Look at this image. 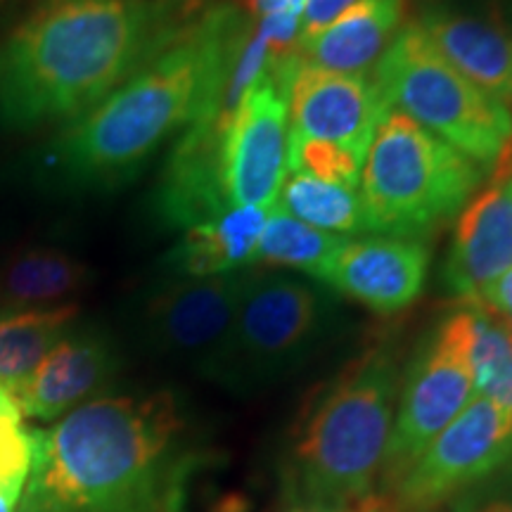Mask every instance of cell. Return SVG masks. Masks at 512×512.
Here are the masks:
<instances>
[{"instance_id": "obj_1", "label": "cell", "mask_w": 512, "mask_h": 512, "mask_svg": "<svg viewBox=\"0 0 512 512\" xmlns=\"http://www.w3.org/2000/svg\"><path fill=\"white\" fill-rule=\"evenodd\" d=\"M252 17L207 0L169 46L91 112L62 126L46 169L74 190L131 181L152 155L195 121L228 112V81Z\"/></svg>"}, {"instance_id": "obj_2", "label": "cell", "mask_w": 512, "mask_h": 512, "mask_svg": "<svg viewBox=\"0 0 512 512\" xmlns=\"http://www.w3.org/2000/svg\"><path fill=\"white\" fill-rule=\"evenodd\" d=\"M207 0H41L0 41V126L91 112L169 46Z\"/></svg>"}, {"instance_id": "obj_3", "label": "cell", "mask_w": 512, "mask_h": 512, "mask_svg": "<svg viewBox=\"0 0 512 512\" xmlns=\"http://www.w3.org/2000/svg\"><path fill=\"white\" fill-rule=\"evenodd\" d=\"M171 389L100 396L38 432L17 512H183L197 453Z\"/></svg>"}, {"instance_id": "obj_4", "label": "cell", "mask_w": 512, "mask_h": 512, "mask_svg": "<svg viewBox=\"0 0 512 512\" xmlns=\"http://www.w3.org/2000/svg\"><path fill=\"white\" fill-rule=\"evenodd\" d=\"M401 363L375 344L318 389L283 451V494L294 508L384 512L380 477L401 387Z\"/></svg>"}, {"instance_id": "obj_5", "label": "cell", "mask_w": 512, "mask_h": 512, "mask_svg": "<svg viewBox=\"0 0 512 512\" xmlns=\"http://www.w3.org/2000/svg\"><path fill=\"white\" fill-rule=\"evenodd\" d=\"M484 166L389 107L361 171L368 230L420 240L453 221L479 192Z\"/></svg>"}, {"instance_id": "obj_6", "label": "cell", "mask_w": 512, "mask_h": 512, "mask_svg": "<svg viewBox=\"0 0 512 512\" xmlns=\"http://www.w3.org/2000/svg\"><path fill=\"white\" fill-rule=\"evenodd\" d=\"M370 79L389 107L408 114L484 169L494 166L512 136L508 107L460 74L415 19H406Z\"/></svg>"}, {"instance_id": "obj_7", "label": "cell", "mask_w": 512, "mask_h": 512, "mask_svg": "<svg viewBox=\"0 0 512 512\" xmlns=\"http://www.w3.org/2000/svg\"><path fill=\"white\" fill-rule=\"evenodd\" d=\"M335 323V292L318 280L247 271L233 332L230 392H254L297 373L328 342Z\"/></svg>"}, {"instance_id": "obj_8", "label": "cell", "mask_w": 512, "mask_h": 512, "mask_svg": "<svg viewBox=\"0 0 512 512\" xmlns=\"http://www.w3.org/2000/svg\"><path fill=\"white\" fill-rule=\"evenodd\" d=\"M470 349L472 320L467 304L439 318L420 339L401 375L399 403L382 463V501L475 396Z\"/></svg>"}, {"instance_id": "obj_9", "label": "cell", "mask_w": 512, "mask_h": 512, "mask_svg": "<svg viewBox=\"0 0 512 512\" xmlns=\"http://www.w3.org/2000/svg\"><path fill=\"white\" fill-rule=\"evenodd\" d=\"M299 55L264 69L226 112L219 171L228 207L273 209L290 174V107L287 88Z\"/></svg>"}, {"instance_id": "obj_10", "label": "cell", "mask_w": 512, "mask_h": 512, "mask_svg": "<svg viewBox=\"0 0 512 512\" xmlns=\"http://www.w3.org/2000/svg\"><path fill=\"white\" fill-rule=\"evenodd\" d=\"M247 271L174 278L143 304V335L159 354L230 389L233 332Z\"/></svg>"}, {"instance_id": "obj_11", "label": "cell", "mask_w": 512, "mask_h": 512, "mask_svg": "<svg viewBox=\"0 0 512 512\" xmlns=\"http://www.w3.org/2000/svg\"><path fill=\"white\" fill-rule=\"evenodd\" d=\"M512 460V415L475 394L384 498L387 512H432Z\"/></svg>"}, {"instance_id": "obj_12", "label": "cell", "mask_w": 512, "mask_h": 512, "mask_svg": "<svg viewBox=\"0 0 512 512\" xmlns=\"http://www.w3.org/2000/svg\"><path fill=\"white\" fill-rule=\"evenodd\" d=\"M287 107L290 136L344 147L363 159L377 121L389 110L370 76L330 72L302 57L287 88Z\"/></svg>"}, {"instance_id": "obj_13", "label": "cell", "mask_w": 512, "mask_h": 512, "mask_svg": "<svg viewBox=\"0 0 512 512\" xmlns=\"http://www.w3.org/2000/svg\"><path fill=\"white\" fill-rule=\"evenodd\" d=\"M427 271L430 249L420 240L380 235L344 240L313 280L389 316L418 302Z\"/></svg>"}, {"instance_id": "obj_14", "label": "cell", "mask_w": 512, "mask_h": 512, "mask_svg": "<svg viewBox=\"0 0 512 512\" xmlns=\"http://www.w3.org/2000/svg\"><path fill=\"white\" fill-rule=\"evenodd\" d=\"M413 19L460 74L512 112V27L498 12L430 0Z\"/></svg>"}, {"instance_id": "obj_15", "label": "cell", "mask_w": 512, "mask_h": 512, "mask_svg": "<svg viewBox=\"0 0 512 512\" xmlns=\"http://www.w3.org/2000/svg\"><path fill=\"white\" fill-rule=\"evenodd\" d=\"M117 370L119 354L110 337L98 330H69L19 389L15 401L27 418H62L105 389Z\"/></svg>"}, {"instance_id": "obj_16", "label": "cell", "mask_w": 512, "mask_h": 512, "mask_svg": "<svg viewBox=\"0 0 512 512\" xmlns=\"http://www.w3.org/2000/svg\"><path fill=\"white\" fill-rule=\"evenodd\" d=\"M512 266V178L489 183L458 214L444 283L465 302Z\"/></svg>"}, {"instance_id": "obj_17", "label": "cell", "mask_w": 512, "mask_h": 512, "mask_svg": "<svg viewBox=\"0 0 512 512\" xmlns=\"http://www.w3.org/2000/svg\"><path fill=\"white\" fill-rule=\"evenodd\" d=\"M226 112L195 121L178 136L157 192L159 216L178 228H192L226 214L219 171L221 126Z\"/></svg>"}, {"instance_id": "obj_18", "label": "cell", "mask_w": 512, "mask_h": 512, "mask_svg": "<svg viewBox=\"0 0 512 512\" xmlns=\"http://www.w3.org/2000/svg\"><path fill=\"white\" fill-rule=\"evenodd\" d=\"M408 0H361L311 36H299L297 55L313 67L366 74L406 24Z\"/></svg>"}, {"instance_id": "obj_19", "label": "cell", "mask_w": 512, "mask_h": 512, "mask_svg": "<svg viewBox=\"0 0 512 512\" xmlns=\"http://www.w3.org/2000/svg\"><path fill=\"white\" fill-rule=\"evenodd\" d=\"M271 209L233 207L219 219L185 228L181 242L166 254L164 264L174 278H209L235 273L252 264Z\"/></svg>"}, {"instance_id": "obj_20", "label": "cell", "mask_w": 512, "mask_h": 512, "mask_svg": "<svg viewBox=\"0 0 512 512\" xmlns=\"http://www.w3.org/2000/svg\"><path fill=\"white\" fill-rule=\"evenodd\" d=\"M91 280V268L74 254L55 247L22 249L0 266V313L74 304L69 299Z\"/></svg>"}, {"instance_id": "obj_21", "label": "cell", "mask_w": 512, "mask_h": 512, "mask_svg": "<svg viewBox=\"0 0 512 512\" xmlns=\"http://www.w3.org/2000/svg\"><path fill=\"white\" fill-rule=\"evenodd\" d=\"M79 306L0 313V387L15 399L34 370L72 330Z\"/></svg>"}, {"instance_id": "obj_22", "label": "cell", "mask_w": 512, "mask_h": 512, "mask_svg": "<svg viewBox=\"0 0 512 512\" xmlns=\"http://www.w3.org/2000/svg\"><path fill=\"white\" fill-rule=\"evenodd\" d=\"M278 207L304 221L306 226L323 230V233L347 235L366 233V209H363L361 190L351 185L330 183L309 174H287L280 190Z\"/></svg>"}, {"instance_id": "obj_23", "label": "cell", "mask_w": 512, "mask_h": 512, "mask_svg": "<svg viewBox=\"0 0 512 512\" xmlns=\"http://www.w3.org/2000/svg\"><path fill=\"white\" fill-rule=\"evenodd\" d=\"M344 240L347 238L306 226L304 221L294 219L275 204L268 211L261 238L256 242L252 264L285 266L316 278V273Z\"/></svg>"}, {"instance_id": "obj_24", "label": "cell", "mask_w": 512, "mask_h": 512, "mask_svg": "<svg viewBox=\"0 0 512 512\" xmlns=\"http://www.w3.org/2000/svg\"><path fill=\"white\" fill-rule=\"evenodd\" d=\"M472 377L475 394L512 415V330L501 316L470 299Z\"/></svg>"}, {"instance_id": "obj_25", "label": "cell", "mask_w": 512, "mask_h": 512, "mask_svg": "<svg viewBox=\"0 0 512 512\" xmlns=\"http://www.w3.org/2000/svg\"><path fill=\"white\" fill-rule=\"evenodd\" d=\"M22 411L12 399L0 406V494L22 498L36 458L38 432L22 422Z\"/></svg>"}, {"instance_id": "obj_26", "label": "cell", "mask_w": 512, "mask_h": 512, "mask_svg": "<svg viewBox=\"0 0 512 512\" xmlns=\"http://www.w3.org/2000/svg\"><path fill=\"white\" fill-rule=\"evenodd\" d=\"M363 162L366 159L358 157L356 152L344 150V147L290 136L287 164H290V171H294V174H309L313 178H320V181L358 188Z\"/></svg>"}, {"instance_id": "obj_27", "label": "cell", "mask_w": 512, "mask_h": 512, "mask_svg": "<svg viewBox=\"0 0 512 512\" xmlns=\"http://www.w3.org/2000/svg\"><path fill=\"white\" fill-rule=\"evenodd\" d=\"M453 512H512V482L484 479L451 501Z\"/></svg>"}, {"instance_id": "obj_28", "label": "cell", "mask_w": 512, "mask_h": 512, "mask_svg": "<svg viewBox=\"0 0 512 512\" xmlns=\"http://www.w3.org/2000/svg\"><path fill=\"white\" fill-rule=\"evenodd\" d=\"M361 0H306L302 10V36H311L335 22L339 15L354 8Z\"/></svg>"}, {"instance_id": "obj_29", "label": "cell", "mask_w": 512, "mask_h": 512, "mask_svg": "<svg viewBox=\"0 0 512 512\" xmlns=\"http://www.w3.org/2000/svg\"><path fill=\"white\" fill-rule=\"evenodd\" d=\"M475 302H479L484 309L501 318H512V266L508 271L491 280L482 292L477 294Z\"/></svg>"}, {"instance_id": "obj_30", "label": "cell", "mask_w": 512, "mask_h": 512, "mask_svg": "<svg viewBox=\"0 0 512 512\" xmlns=\"http://www.w3.org/2000/svg\"><path fill=\"white\" fill-rule=\"evenodd\" d=\"M226 3L240 8L247 17L264 19V17H273V15H299L302 17L306 0H226Z\"/></svg>"}, {"instance_id": "obj_31", "label": "cell", "mask_w": 512, "mask_h": 512, "mask_svg": "<svg viewBox=\"0 0 512 512\" xmlns=\"http://www.w3.org/2000/svg\"><path fill=\"white\" fill-rule=\"evenodd\" d=\"M512 178V136L505 147L501 150V155L496 157L494 166H491V183H501Z\"/></svg>"}, {"instance_id": "obj_32", "label": "cell", "mask_w": 512, "mask_h": 512, "mask_svg": "<svg viewBox=\"0 0 512 512\" xmlns=\"http://www.w3.org/2000/svg\"><path fill=\"white\" fill-rule=\"evenodd\" d=\"M22 498L12 494H0V512H17V505Z\"/></svg>"}, {"instance_id": "obj_33", "label": "cell", "mask_w": 512, "mask_h": 512, "mask_svg": "<svg viewBox=\"0 0 512 512\" xmlns=\"http://www.w3.org/2000/svg\"><path fill=\"white\" fill-rule=\"evenodd\" d=\"M292 512H349V510H325V508H297Z\"/></svg>"}, {"instance_id": "obj_34", "label": "cell", "mask_w": 512, "mask_h": 512, "mask_svg": "<svg viewBox=\"0 0 512 512\" xmlns=\"http://www.w3.org/2000/svg\"><path fill=\"white\" fill-rule=\"evenodd\" d=\"M10 401H12V394H8L3 387H0V406H5V403H10Z\"/></svg>"}, {"instance_id": "obj_35", "label": "cell", "mask_w": 512, "mask_h": 512, "mask_svg": "<svg viewBox=\"0 0 512 512\" xmlns=\"http://www.w3.org/2000/svg\"><path fill=\"white\" fill-rule=\"evenodd\" d=\"M505 320V323H508L510 325V330H512V318H503Z\"/></svg>"}]
</instances>
